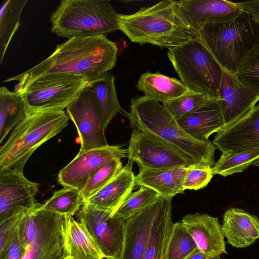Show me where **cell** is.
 Here are the masks:
<instances>
[{
	"instance_id": "1",
	"label": "cell",
	"mask_w": 259,
	"mask_h": 259,
	"mask_svg": "<svg viewBox=\"0 0 259 259\" xmlns=\"http://www.w3.org/2000/svg\"><path fill=\"white\" fill-rule=\"evenodd\" d=\"M117 52L116 44L105 35L70 38L40 63L3 82L18 81L14 92L19 94L37 79L51 73L79 76L90 82L114 67Z\"/></svg>"
},
{
	"instance_id": "2",
	"label": "cell",
	"mask_w": 259,
	"mask_h": 259,
	"mask_svg": "<svg viewBox=\"0 0 259 259\" xmlns=\"http://www.w3.org/2000/svg\"><path fill=\"white\" fill-rule=\"evenodd\" d=\"M118 26L132 42L168 49L197 36L181 14L176 1L173 0L142 7L132 14H118Z\"/></svg>"
},
{
	"instance_id": "3",
	"label": "cell",
	"mask_w": 259,
	"mask_h": 259,
	"mask_svg": "<svg viewBox=\"0 0 259 259\" xmlns=\"http://www.w3.org/2000/svg\"><path fill=\"white\" fill-rule=\"evenodd\" d=\"M132 128L155 134L191 157L200 166L215 164V147L210 141H200L188 134L163 104L145 96L132 99L127 114Z\"/></svg>"
},
{
	"instance_id": "4",
	"label": "cell",
	"mask_w": 259,
	"mask_h": 259,
	"mask_svg": "<svg viewBox=\"0 0 259 259\" xmlns=\"http://www.w3.org/2000/svg\"><path fill=\"white\" fill-rule=\"evenodd\" d=\"M197 36L223 70L236 74L246 54L259 43V24L242 11L232 20L204 25Z\"/></svg>"
},
{
	"instance_id": "5",
	"label": "cell",
	"mask_w": 259,
	"mask_h": 259,
	"mask_svg": "<svg viewBox=\"0 0 259 259\" xmlns=\"http://www.w3.org/2000/svg\"><path fill=\"white\" fill-rule=\"evenodd\" d=\"M64 111L28 114L12 130L0 148V170L23 172L27 161L42 144L60 133L68 124Z\"/></svg>"
},
{
	"instance_id": "6",
	"label": "cell",
	"mask_w": 259,
	"mask_h": 259,
	"mask_svg": "<svg viewBox=\"0 0 259 259\" xmlns=\"http://www.w3.org/2000/svg\"><path fill=\"white\" fill-rule=\"evenodd\" d=\"M50 22L52 33L68 38L105 35L118 29V14L106 0H62Z\"/></svg>"
},
{
	"instance_id": "7",
	"label": "cell",
	"mask_w": 259,
	"mask_h": 259,
	"mask_svg": "<svg viewBox=\"0 0 259 259\" xmlns=\"http://www.w3.org/2000/svg\"><path fill=\"white\" fill-rule=\"evenodd\" d=\"M167 56L190 91L218 98L223 69L198 36L168 49Z\"/></svg>"
},
{
	"instance_id": "8",
	"label": "cell",
	"mask_w": 259,
	"mask_h": 259,
	"mask_svg": "<svg viewBox=\"0 0 259 259\" xmlns=\"http://www.w3.org/2000/svg\"><path fill=\"white\" fill-rule=\"evenodd\" d=\"M41 205L29 210L20 225L19 237L25 248L22 259H64V215L44 210Z\"/></svg>"
},
{
	"instance_id": "9",
	"label": "cell",
	"mask_w": 259,
	"mask_h": 259,
	"mask_svg": "<svg viewBox=\"0 0 259 259\" xmlns=\"http://www.w3.org/2000/svg\"><path fill=\"white\" fill-rule=\"evenodd\" d=\"M89 83L84 77L65 73L41 76L20 94L26 115L38 112L63 111Z\"/></svg>"
},
{
	"instance_id": "10",
	"label": "cell",
	"mask_w": 259,
	"mask_h": 259,
	"mask_svg": "<svg viewBox=\"0 0 259 259\" xmlns=\"http://www.w3.org/2000/svg\"><path fill=\"white\" fill-rule=\"evenodd\" d=\"M126 152V157L136 162L139 169L200 166L191 157L161 137L137 128H132Z\"/></svg>"
},
{
	"instance_id": "11",
	"label": "cell",
	"mask_w": 259,
	"mask_h": 259,
	"mask_svg": "<svg viewBox=\"0 0 259 259\" xmlns=\"http://www.w3.org/2000/svg\"><path fill=\"white\" fill-rule=\"evenodd\" d=\"M77 218L85 225L104 258L120 259L126 221L112 211L85 204Z\"/></svg>"
},
{
	"instance_id": "12",
	"label": "cell",
	"mask_w": 259,
	"mask_h": 259,
	"mask_svg": "<svg viewBox=\"0 0 259 259\" xmlns=\"http://www.w3.org/2000/svg\"><path fill=\"white\" fill-rule=\"evenodd\" d=\"M66 109L67 115L75 124L79 136V152L109 145L99 117L94 92L89 84Z\"/></svg>"
},
{
	"instance_id": "13",
	"label": "cell",
	"mask_w": 259,
	"mask_h": 259,
	"mask_svg": "<svg viewBox=\"0 0 259 259\" xmlns=\"http://www.w3.org/2000/svg\"><path fill=\"white\" fill-rule=\"evenodd\" d=\"M38 188V184L26 179L23 172L0 170V224L23 209L40 206L35 198Z\"/></svg>"
},
{
	"instance_id": "14",
	"label": "cell",
	"mask_w": 259,
	"mask_h": 259,
	"mask_svg": "<svg viewBox=\"0 0 259 259\" xmlns=\"http://www.w3.org/2000/svg\"><path fill=\"white\" fill-rule=\"evenodd\" d=\"M126 157V149L118 145L78 152L60 170L58 182L64 187L73 188L81 192L91 175L97 169L114 159Z\"/></svg>"
},
{
	"instance_id": "15",
	"label": "cell",
	"mask_w": 259,
	"mask_h": 259,
	"mask_svg": "<svg viewBox=\"0 0 259 259\" xmlns=\"http://www.w3.org/2000/svg\"><path fill=\"white\" fill-rule=\"evenodd\" d=\"M218 101L225 125L248 114L259 101V90L242 82L236 74L223 71Z\"/></svg>"
},
{
	"instance_id": "16",
	"label": "cell",
	"mask_w": 259,
	"mask_h": 259,
	"mask_svg": "<svg viewBox=\"0 0 259 259\" xmlns=\"http://www.w3.org/2000/svg\"><path fill=\"white\" fill-rule=\"evenodd\" d=\"M213 144L222 153L259 149V104L243 117L217 133Z\"/></svg>"
},
{
	"instance_id": "17",
	"label": "cell",
	"mask_w": 259,
	"mask_h": 259,
	"mask_svg": "<svg viewBox=\"0 0 259 259\" xmlns=\"http://www.w3.org/2000/svg\"><path fill=\"white\" fill-rule=\"evenodd\" d=\"M176 4L189 26L197 33L206 24L232 20L242 12L236 3L226 0H180Z\"/></svg>"
},
{
	"instance_id": "18",
	"label": "cell",
	"mask_w": 259,
	"mask_h": 259,
	"mask_svg": "<svg viewBox=\"0 0 259 259\" xmlns=\"http://www.w3.org/2000/svg\"><path fill=\"white\" fill-rule=\"evenodd\" d=\"M181 222L193 238L197 248L209 259H221V254L227 253L218 218L197 212L186 215Z\"/></svg>"
},
{
	"instance_id": "19",
	"label": "cell",
	"mask_w": 259,
	"mask_h": 259,
	"mask_svg": "<svg viewBox=\"0 0 259 259\" xmlns=\"http://www.w3.org/2000/svg\"><path fill=\"white\" fill-rule=\"evenodd\" d=\"M159 197L153 203L125 221L120 259L144 258L149 234L158 207Z\"/></svg>"
},
{
	"instance_id": "20",
	"label": "cell",
	"mask_w": 259,
	"mask_h": 259,
	"mask_svg": "<svg viewBox=\"0 0 259 259\" xmlns=\"http://www.w3.org/2000/svg\"><path fill=\"white\" fill-rule=\"evenodd\" d=\"M133 163L128 160L109 183L83 201V204L110 211L114 214L136 186V176L133 171Z\"/></svg>"
},
{
	"instance_id": "21",
	"label": "cell",
	"mask_w": 259,
	"mask_h": 259,
	"mask_svg": "<svg viewBox=\"0 0 259 259\" xmlns=\"http://www.w3.org/2000/svg\"><path fill=\"white\" fill-rule=\"evenodd\" d=\"M221 229L229 244L246 247L259 239V218L243 209L231 208L223 215Z\"/></svg>"
},
{
	"instance_id": "22",
	"label": "cell",
	"mask_w": 259,
	"mask_h": 259,
	"mask_svg": "<svg viewBox=\"0 0 259 259\" xmlns=\"http://www.w3.org/2000/svg\"><path fill=\"white\" fill-rule=\"evenodd\" d=\"M160 196L143 259H164L174 223L171 200Z\"/></svg>"
},
{
	"instance_id": "23",
	"label": "cell",
	"mask_w": 259,
	"mask_h": 259,
	"mask_svg": "<svg viewBox=\"0 0 259 259\" xmlns=\"http://www.w3.org/2000/svg\"><path fill=\"white\" fill-rule=\"evenodd\" d=\"M218 101L177 119L178 123L195 139L208 141L211 134L218 133L226 126Z\"/></svg>"
},
{
	"instance_id": "24",
	"label": "cell",
	"mask_w": 259,
	"mask_h": 259,
	"mask_svg": "<svg viewBox=\"0 0 259 259\" xmlns=\"http://www.w3.org/2000/svg\"><path fill=\"white\" fill-rule=\"evenodd\" d=\"M63 234L67 255L73 259H103V254L85 225L64 215Z\"/></svg>"
},
{
	"instance_id": "25",
	"label": "cell",
	"mask_w": 259,
	"mask_h": 259,
	"mask_svg": "<svg viewBox=\"0 0 259 259\" xmlns=\"http://www.w3.org/2000/svg\"><path fill=\"white\" fill-rule=\"evenodd\" d=\"M187 167L139 169L136 176V185L151 188L161 196L172 198L185 191L183 184Z\"/></svg>"
},
{
	"instance_id": "26",
	"label": "cell",
	"mask_w": 259,
	"mask_h": 259,
	"mask_svg": "<svg viewBox=\"0 0 259 259\" xmlns=\"http://www.w3.org/2000/svg\"><path fill=\"white\" fill-rule=\"evenodd\" d=\"M136 87L145 96L163 104L190 91L181 81L158 72L142 74Z\"/></svg>"
},
{
	"instance_id": "27",
	"label": "cell",
	"mask_w": 259,
	"mask_h": 259,
	"mask_svg": "<svg viewBox=\"0 0 259 259\" xmlns=\"http://www.w3.org/2000/svg\"><path fill=\"white\" fill-rule=\"evenodd\" d=\"M114 76L108 72L89 83L94 92L97 107L103 128L122 110L117 99Z\"/></svg>"
},
{
	"instance_id": "28",
	"label": "cell",
	"mask_w": 259,
	"mask_h": 259,
	"mask_svg": "<svg viewBox=\"0 0 259 259\" xmlns=\"http://www.w3.org/2000/svg\"><path fill=\"white\" fill-rule=\"evenodd\" d=\"M26 116L21 95L0 88V144Z\"/></svg>"
},
{
	"instance_id": "29",
	"label": "cell",
	"mask_w": 259,
	"mask_h": 259,
	"mask_svg": "<svg viewBox=\"0 0 259 259\" xmlns=\"http://www.w3.org/2000/svg\"><path fill=\"white\" fill-rule=\"evenodd\" d=\"M27 0H7L0 9V63L2 64L9 45L19 29L22 12Z\"/></svg>"
},
{
	"instance_id": "30",
	"label": "cell",
	"mask_w": 259,
	"mask_h": 259,
	"mask_svg": "<svg viewBox=\"0 0 259 259\" xmlns=\"http://www.w3.org/2000/svg\"><path fill=\"white\" fill-rule=\"evenodd\" d=\"M83 204L81 192L70 187L56 191L52 196L41 205L46 210L61 215L73 216Z\"/></svg>"
},
{
	"instance_id": "31",
	"label": "cell",
	"mask_w": 259,
	"mask_h": 259,
	"mask_svg": "<svg viewBox=\"0 0 259 259\" xmlns=\"http://www.w3.org/2000/svg\"><path fill=\"white\" fill-rule=\"evenodd\" d=\"M259 158V149L239 152L223 153L211 168L213 175L223 177L241 172Z\"/></svg>"
},
{
	"instance_id": "32",
	"label": "cell",
	"mask_w": 259,
	"mask_h": 259,
	"mask_svg": "<svg viewBox=\"0 0 259 259\" xmlns=\"http://www.w3.org/2000/svg\"><path fill=\"white\" fill-rule=\"evenodd\" d=\"M197 249L195 242L183 223L173 224L164 259H185Z\"/></svg>"
},
{
	"instance_id": "33",
	"label": "cell",
	"mask_w": 259,
	"mask_h": 259,
	"mask_svg": "<svg viewBox=\"0 0 259 259\" xmlns=\"http://www.w3.org/2000/svg\"><path fill=\"white\" fill-rule=\"evenodd\" d=\"M218 100V98L190 91L164 105L177 120L205 105L217 102Z\"/></svg>"
},
{
	"instance_id": "34",
	"label": "cell",
	"mask_w": 259,
	"mask_h": 259,
	"mask_svg": "<svg viewBox=\"0 0 259 259\" xmlns=\"http://www.w3.org/2000/svg\"><path fill=\"white\" fill-rule=\"evenodd\" d=\"M123 167L120 159H114L102 165L90 177L81 193L87 200L109 183Z\"/></svg>"
},
{
	"instance_id": "35",
	"label": "cell",
	"mask_w": 259,
	"mask_h": 259,
	"mask_svg": "<svg viewBox=\"0 0 259 259\" xmlns=\"http://www.w3.org/2000/svg\"><path fill=\"white\" fill-rule=\"evenodd\" d=\"M159 196L152 189L140 186L137 191L128 196L114 214L126 221L153 203Z\"/></svg>"
},
{
	"instance_id": "36",
	"label": "cell",
	"mask_w": 259,
	"mask_h": 259,
	"mask_svg": "<svg viewBox=\"0 0 259 259\" xmlns=\"http://www.w3.org/2000/svg\"><path fill=\"white\" fill-rule=\"evenodd\" d=\"M236 74L242 82L259 90V43L246 54Z\"/></svg>"
},
{
	"instance_id": "37",
	"label": "cell",
	"mask_w": 259,
	"mask_h": 259,
	"mask_svg": "<svg viewBox=\"0 0 259 259\" xmlns=\"http://www.w3.org/2000/svg\"><path fill=\"white\" fill-rule=\"evenodd\" d=\"M213 176L211 168L193 165L186 168L183 188L184 190H198L207 186Z\"/></svg>"
},
{
	"instance_id": "38",
	"label": "cell",
	"mask_w": 259,
	"mask_h": 259,
	"mask_svg": "<svg viewBox=\"0 0 259 259\" xmlns=\"http://www.w3.org/2000/svg\"><path fill=\"white\" fill-rule=\"evenodd\" d=\"M30 210L32 209H23L0 224V250L7 247L14 240L23 218Z\"/></svg>"
},
{
	"instance_id": "39",
	"label": "cell",
	"mask_w": 259,
	"mask_h": 259,
	"mask_svg": "<svg viewBox=\"0 0 259 259\" xmlns=\"http://www.w3.org/2000/svg\"><path fill=\"white\" fill-rule=\"evenodd\" d=\"M25 253V248L20 238L19 230L17 235L11 243L0 250V259H22Z\"/></svg>"
},
{
	"instance_id": "40",
	"label": "cell",
	"mask_w": 259,
	"mask_h": 259,
	"mask_svg": "<svg viewBox=\"0 0 259 259\" xmlns=\"http://www.w3.org/2000/svg\"><path fill=\"white\" fill-rule=\"evenodd\" d=\"M236 3L242 11L250 14L259 24V0Z\"/></svg>"
},
{
	"instance_id": "41",
	"label": "cell",
	"mask_w": 259,
	"mask_h": 259,
	"mask_svg": "<svg viewBox=\"0 0 259 259\" xmlns=\"http://www.w3.org/2000/svg\"><path fill=\"white\" fill-rule=\"evenodd\" d=\"M185 259H209L205 254L199 249H197Z\"/></svg>"
},
{
	"instance_id": "42",
	"label": "cell",
	"mask_w": 259,
	"mask_h": 259,
	"mask_svg": "<svg viewBox=\"0 0 259 259\" xmlns=\"http://www.w3.org/2000/svg\"><path fill=\"white\" fill-rule=\"evenodd\" d=\"M251 165H253L254 166H259V158L256 159L255 161H254Z\"/></svg>"
},
{
	"instance_id": "43",
	"label": "cell",
	"mask_w": 259,
	"mask_h": 259,
	"mask_svg": "<svg viewBox=\"0 0 259 259\" xmlns=\"http://www.w3.org/2000/svg\"><path fill=\"white\" fill-rule=\"evenodd\" d=\"M64 259H73L72 257L68 255H66Z\"/></svg>"
}]
</instances>
